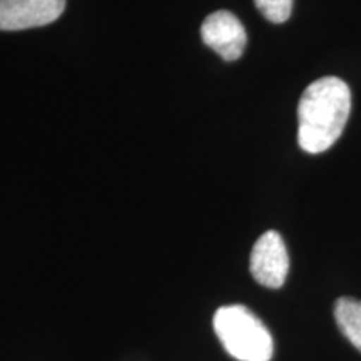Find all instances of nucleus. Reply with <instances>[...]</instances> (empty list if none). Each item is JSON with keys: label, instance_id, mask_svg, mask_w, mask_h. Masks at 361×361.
Here are the masks:
<instances>
[{"label": "nucleus", "instance_id": "3", "mask_svg": "<svg viewBox=\"0 0 361 361\" xmlns=\"http://www.w3.org/2000/svg\"><path fill=\"white\" fill-rule=\"evenodd\" d=\"M250 269L252 278L271 290H278L286 281L290 271V256L281 234L266 231L252 246Z\"/></svg>", "mask_w": 361, "mask_h": 361}, {"label": "nucleus", "instance_id": "4", "mask_svg": "<svg viewBox=\"0 0 361 361\" xmlns=\"http://www.w3.org/2000/svg\"><path fill=\"white\" fill-rule=\"evenodd\" d=\"M201 37L207 47L228 62L241 57L247 42L245 25L228 11H218L207 16L202 22Z\"/></svg>", "mask_w": 361, "mask_h": 361}, {"label": "nucleus", "instance_id": "7", "mask_svg": "<svg viewBox=\"0 0 361 361\" xmlns=\"http://www.w3.org/2000/svg\"><path fill=\"white\" fill-rule=\"evenodd\" d=\"M258 11L273 24H283L290 19L293 0H255Z\"/></svg>", "mask_w": 361, "mask_h": 361}, {"label": "nucleus", "instance_id": "1", "mask_svg": "<svg viewBox=\"0 0 361 361\" xmlns=\"http://www.w3.org/2000/svg\"><path fill=\"white\" fill-rule=\"evenodd\" d=\"M351 109V92L341 79L323 78L306 87L298 106V142L310 154L328 151L343 134Z\"/></svg>", "mask_w": 361, "mask_h": 361}, {"label": "nucleus", "instance_id": "6", "mask_svg": "<svg viewBox=\"0 0 361 361\" xmlns=\"http://www.w3.org/2000/svg\"><path fill=\"white\" fill-rule=\"evenodd\" d=\"M335 319L343 336L361 353V300L340 298L335 303Z\"/></svg>", "mask_w": 361, "mask_h": 361}, {"label": "nucleus", "instance_id": "5", "mask_svg": "<svg viewBox=\"0 0 361 361\" xmlns=\"http://www.w3.org/2000/svg\"><path fill=\"white\" fill-rule=\"evenodd\" d=\"M66 0H0V30H25L52 24Z\"/></svg>", "mask_w": 361, "mask_h": 361}, {"label": "nucleus", "instance_id": "2", "mask_svg": "<svg viewBox=\"0 0 361 361\" xmlns=\"http://www.w3.org/2000/svg\"><path fill=\"white\" fill-rule=\"evenodd\" d=\"M213 326L221 345L238 361H269L274 343L263 322L243 305L223 306L216 311Z\"/></svg>", "mask_w": 361, "mask_h": 361}]
</instances>
